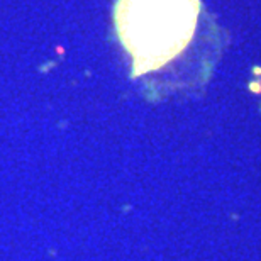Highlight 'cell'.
Returning a JSON list of instances; mask_svg holds the SVG:
<instances>
[{"instance_id":"6da1fadb","label":"cell","mask_w":261,"mask_h":261,"mask_svg":"<svg viewBox=\"0 0 261 261\" xmlns=\"http://www.w3.org/2000/svg\"><path fill=\"white\" fill-rule=\"evenodd\" d=\"M200 0H117L114 22L141 77L167 66L193 37Z\"/></svg>"}]
</instances>
